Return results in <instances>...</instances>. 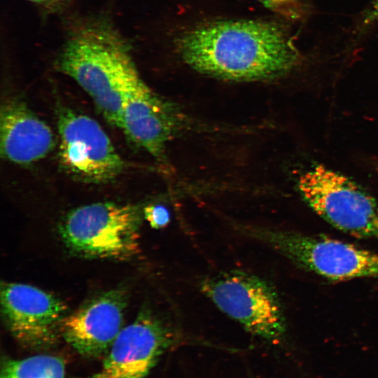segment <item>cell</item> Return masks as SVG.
Segmentation results:
<instances>
[{"label":"cell","mask_w":378,"mask_h":378,"mask_svg":"<svg viewBox=\"0 0 378 378\" xmlns=\"http://www.w3.org/2000/svg\"><path fill=\"white\" fill-rule=\"evenodd\" d=\"M1 306L4 321L12 335L33 347L55 342L67 314L66 305L59 298L21 283H2Z\"/></svg>","instance_id":"8"},{"label":"cell","mask_w":378,"mask_h":378,"mask_svg":"<svg viewBox=\"0 0 378 378\" xmlns=\"http://www.w3.org/2000/svg\"><path fill=\"white\" fill-rule=\"evenodd\" d=\"M272 12L291 20H298L306 15L302 0H257Z\"/></svg>","instance_id":"14"},{"label":"cell","mask_w":378,"mask_h":378,"mask_svg":"<svg viewBox=\"0 0 378 378\" xmlns=\"http://www.w3.org/2000/svg\"><path fill=\"white\" fill-rule=\"evenodd\" d=\"M174 341L167 324L150 309L143 308L112 343L103 372L116 378H144Z\"/></svg>","instance_id":"9"},{"label":"cell","mask_w":378,"mask_h":378,"mask_svg":"<svg viewBox=\"0 0 378 378\" xmlns=\"http://www.w3.org/2000/svg\"><path fill=\"white\" fill-rule=\"evenodd\" d=\"M90 378H116L115 377H113L107 373L104 372L103 371L97 374H95Z\"/></svg>","instance_id":"18"},{"label":"cell","mask_w":378,"mask_h":378,"mask_svg":"<svg viewBox=\"0 0 378 378\" xmlns=\"http://www.w3.org/2000/svg\"><path fill=\"white\" fill-rule=\"evenodd\" d=\"M173 108L155 94L139 74L130 83L124 99L121 129L136 146L162 158L178 129Z\"/></svg>","instance_id":"11"},{"label":"cell","mask_w":378,"mask_h":378,"mask_svg":"<svg viewBox=\"0 0 378 378\" xmlns=\"http://www.w3.org/2000/svg\"><path fill=\"white\" fill-rule=\"evenodd\" d=\"M57 128L60 162L73 176L85 183H105L121 174L123 161L96 120L63 108Z\"/></svg>","instance_id":"7"},{"label":"cell","mask_w":378,"mask_h":378,"mask_svg":"<svg viewBox=\"0 0 378 378\" xmlns=\"http://www.w3.org/2000/svg\"><path fill=\"white\" fill-rule=\"evenodd\" d=\"M234 229L325 279L337 281L378 278V253L354 244L253 225L234 224Z\"/></svg>","instance_id":"4"},{"label":"cell","mask_w":378,"mask_h":378,"mask_svg":"<svg viewBox=\"0 0 378 378\" xmlns=\"http://www.w3.org/2000/svg\"><path fill=\"white\" fill-rule=\"evenodd\" d=\"M298 188L309 207L334 227L378 240V201L355 181L318 164L300 176Z\"/></svg>","instance_id":"5"},{"label":"cell","mask_w":378,"mask_h":378,"mask_svg":"<svg viewBox=\"0 0 378 378\" xmlns=\"http://www.w3.org/2000/svg\"><path fill=\"white\" fill-rule=\"evenodd\" d=\"M144 218L154 229H162L170 222L168 209L162 205L149 204L143 209Z\"/></svg>","instance_id":"15"},{"label":"cell","mask_w":378,"mask_h":378,"mask_svg":"<svg viewBox=\"0 0 378 378\" xmlns=\"http://www.w3.org/2000/svg\"><path fill=\"white\" fill-rule=\"evenodd\" d=\"M38 6L46 13L52 14L63 10L73 0H26Z\"/></svg>","instance_id":"16"},{"label":"cell","mask_w":378,"mask_h":378,"mask_svg":"<svg viewBox=\"0 0 378 378\" xmlns=\"http://www.w3.org/2000/svg\"><path fill=\"white\" fill-rule=\"evenodd\" d=\"M200 287L218 309L252 335L271 342L284 335L285 320L278 295L260 276L232 270L206 277Z\"/></svg>","instance_id":"6"},{"label":"cell","mask_w":378,"mask_h":378,"mask_svg":"<svg viewBox=\"0 0 378 378\" xmlns=\"http://www.w3.org/2000/svg\"><path fill=\"white\" fill-rule=\"evenodd\" d=\"M127 300L123 287L102 293L66 314L60 334L78 353L99 356L109 349L122 330Z\"/></svg>","instance_id":"10"},{"label":"cell","mask_w":378,"mask_h":378,"mask_svg":"<svg viewBox=\"0 0 378 378\" xmlns=\"http://www.w3.org/2000/svg\"><path fill=\"white\" fill-rule=\"evenodd\" d=\"M0 128L1 155L18 164L43 158L55 145L49 126L22 103L11 102L3 108Z\"/></svg>","instance_id":"12"},{"label":"cell","mask_w":378,"mask_h":378,"mask_svg":"<svg viewBox=\"0 0 378 378\" xmlns=\"http://www.w3.org/2000/svg\"><path fill=\"white\" fill-rule=\"evenodd\" d=\"M143 209L130 204L97 202L71 211L59 225L66 247L88 258L125 260L140 251Z\"/></svg>","instance_id":"3"},{"label":"cell","mask_w":378,"mask_h":378,"mask_svg":"<svg viewBox=\"0 0 378 378\" xmlns=\"http://www.w3.org/2000/svg\"><path fill=\"white\" fill-rule=\"evenodd\" d=\"M174 44L191 69L226 80H274L290 72L301 61L289 31L275 22H208L184 30Z\"/></svg>","instance_id":"1"},{"label":"cell","mask_w":378,"mask_h":378,"mask_svg":"<svg viewBox=\"0 0 378 378\" xmlns=\"http://www.w3.org/2000/svg\"><path fill=\"white\" fill-rule=\"evenodd\" d=\"M1 378H65V368L58 357L37 355L5 361Z\"/></svg>","instance_id":"13"},{"label":"cell","mask_w":378,"mask_h":378,"mask_svg":"<svg viewBox=\"0 0 378 378\" xmlns=\"http://www.w3.org/2000/svg\"><path fill=\"white\" fill-rule=\"evenodd\" d=\"M378 20V0H375L371 9L365 17V22L370 24Z\"/></svg>","instance_id":"17"},{"label":"cell","mask_w":378,"mask_h":378,"mask_svg":"<svg viewBox=\"0 0 378 378\" xmlns=\"http://www.w3.org/2000/svg\"><path fill=\"white\" fill-rule=\"evenodd\" d=\"M55 67L74 79L104 117L121 129L125 95L139 72L129 41L108 17L94 15L74 20Z\"/></svg>","instance_id":"2"}]
</instances>
